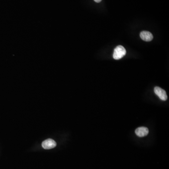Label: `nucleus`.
Returning a JSON list of instances; mask_svg holds the SVG:
<instances>
[{"instance_id": "nucleus-1", "label": "nucleus", "mask_w": 169, "mask_h": 169, "mask_svg": "<svg viewBox=\"0 0 169 169\" xmlns=\"http://www.w3.org/2000/svg\"><path fill=\"white\" fill-rule=\"evenodd\" d=\"M126 51L124 47L119 45L114 49L113 57L115 60L120 59L126 55Z\"/></svg>"}, {"instance_id": "nucleus-2", "label": "nucleus", "mask_w": 169, "mask_h": 169, "mask_svg": "<svg viewBox=\"0 0 169 169\" xmlns=\"http://www.w3.org/2000/svg\"><path fill=\"white\" fill-rule=\"evenodd\" d=\"M154 92L161 100L165 101L168 99L166 91L158 86H155L154 88Z\"/></svg>"}, {"instance_id": "nucleus-3", "label": "nucleus", "mask_w": 169, "mask_h": 169, "mask_svg": "<svg viewBox=\"0 0 169 169\" xmlns=\"http://www.w3.org/2000/svg\"><path fill=\"white\" fill-rule=\"evenodd\" d=\"M56 146V143L55 140L51 139H48L43 141L42 143V146L45 149H50L55 148Z\"/></svg>"}, {"instance_id": "nucleus-4", "label": "nucleus", "mask_w": 169, "mask_h": 169, "mask_svg": "<svg viewBox=\"0 0 169 169\" xmlns=\"http://www.w3.org/2000/svg\"><path fill=\"white\" fill-rule=\"evenodd\" d=\"M136 134L140 137L146 136L149 134V130L148 128L146 127H140L137 128L135 131Z\"/></svg>"}, {"instance_id": "nucleus-5", "label": "nucleus", "mask_w": 169, "mask_h": 169, "mask_svg": "<svg viewBox=\"0 0 169 169\" xmlns=\"http://www.w3.org/2000/svg\"><path fill=\"white\" fill-rule=\"evenodd\" d=\"M141 39L145 41H150L153 40V36L151 32L148 31H142L140 32Z\"/></svg>"}, {"instance_id": "nucleus-6", "label": "nucleus", "mask_w": 169, "mask_h": 169, "mask_svg": "<svg viewBox=\"0 0 169 169\" xmlns=\"http://www.w3.org/2000/svg\"><path fill=\"white\" fill-rule=\"evenodd\" d=\"M95 2L97 3H99V2H100L101 1V0H94Z\"/></svg>"}]
</instances>
